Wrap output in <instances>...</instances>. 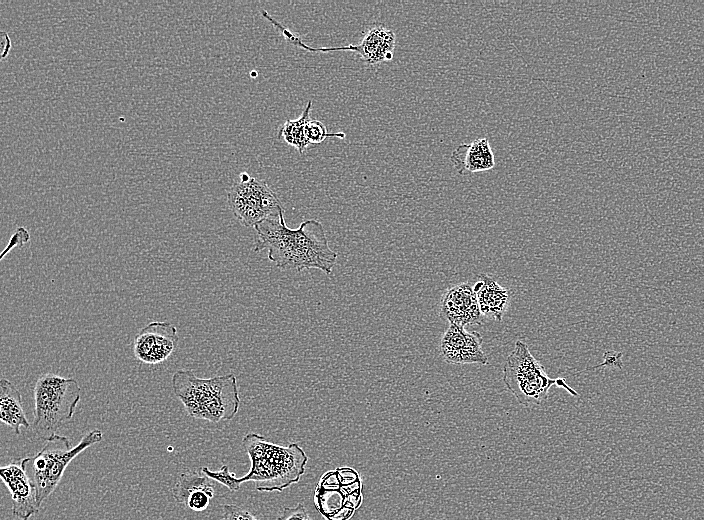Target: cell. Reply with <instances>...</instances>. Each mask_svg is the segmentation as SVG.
Instances as JSON below:
<instances>
[{"mask_svg":"<svg viewBox=\"0 0 704 520\" xmlns=\"http://www.w3.org/2000/svg\"><path fill=\"white\" fill-rule=\"evenodd\" d=\"M0 419L18 435L20 428H28L30 423L25 415L22 396L8 379L0 381Z\"/></svg>","mask_w":704,"mask_h":520,"instance_id":"9a60e30c","label":"cell"},{"mask_svg":"<svg viewBox=\"0 0 704 520\" xmlns=\"http://www.w3.org/2000/svg\"><path fill=\"white\" fill-rule=\"evenodd\" d=\"M374 520V519H373Z\"/></svg>","mask_w":704,"mask_h":520,"instance_id":"484cf974","label":"cell"},{"mask_svg":"<svg viewBox=\"0 0 704 520\" xmlns=\"http://www.w3.org/2000/svg\"><path fill=\"white\" fill-rule=\"evenodd\" d=\"M212 497L205 491H196L189 495L185 505L194 512L206 510Z\"/></svg>","mask_w":704,"mask_h":520,"instance_id":"ffe728a7","label":"cell"},{"mask_svg":"<svg viewBox=\"0 0 704 520\" xmlns=\"http://www.w3.org/2000/svg\"><path fill=\"white\" fill-rule=\"evenodd\" d=\"M503 382L519 404L530 407L540 405L548 398L549 389L558 386L572 396L578 393L564 379H552L544 366L531 354L522 340H517L503 367Z\"/></svg>","mask_w":704,"mask_h":520,"instance_id":"5b68a950","label":"cell"},{"mask_svg":"<svg viewBox=\"0 0 704 520\" xmlns=\"http://www.w3.org/2000/svg\"><path fill=\"white\" fill-rule=\"evenodd\" d=\"M31 457L11 462L0 468V476L12 499V513L21 520H28L40 508L32 479L27 473Z\"/></svg>","mask_w":704,"mask_h":520,"instance_id":"30bf717a","label":"cell"},{"mask_svg":"<svg viewBox=\"0 0 704 520\" xmlns=\"http://www.w3.org/2000/svg\"><path fill=\"white\" fill-rule=\"evenodd\" d=\"M312 101H309L299 118L287 120L279 129L277 138H283L287 144L303 153L310 144L305 135V126L310 118Z\"/></svg>","mask_w":704,"mask_h":520,"instance_id":"e0dca14e","label":"cell"},{"mask_svg":"<svg viewBox=\"0 0 704 520\" xmlns=\"http://www.w3.org/2000/svg\"><path fill=\"white\" fill-rule=\"evenodd\" d=\"M276 520H312L308 511L302 503L295 507H284L280 516Z\"/></svg>","mask_w":704,"mask_h":520,"instance_id":"7402d4cb","label":"cell"},{"mask_svg":"<svg viewBox=\"0 0 704 520\" xmlns=\"http://www.w3.org/2000/svg\"><path fill=\"white\" fill-rule=\"evenodd\" d=\"M172 390L189 416L212 423L229 421L237 414L240 396L234 374L199 378L191 370H177Z\"/></svg>","mask_w":704,"mask_h":520,"instance_id":"3957f363","label":"cell"},{"mask_svg":"<svg viewBox=\"0 0 704 520\" xmlns=\"http://www.w3.org/2000/svg\"><path fill=\"white\" fill-rule=\"evenodd\" d=\"M453 167L459 174L480 172L495 166L494 154L486 137L460 144L451 155Z\"/></svg>","mask_w":704,"mask_h":520,"instance_id":"4fadbf2b","label":"cell"},{"mask_svg":"<svg viewBox=\"0 0 704 520\" xmlns=\"http://www.w3.org/2000/svg\"><path fill=\"white\" fill-rule=\"evenodd\" d=\"M29 239L30 235L28 231L23 227H19L11 237L9 244L6 246V249L2 252L1 259H3L5 254L7 252H10L15 246L20 247L27 243Z\"/></svg>","mask_w":704,"mask_h":520,"instance_id":"603a6c76","label":"cell"},{"mask_svg":"<svg viewBox=\"0 0 704 520\" xmlns=\"http://www.w3.org/2000/svg\"><path fill=\"white\" fill-rule=\"evenodd\" d=\"M265 19H267L290 43L309 52H332V51H353L360 55L364 62L370 65L378 64L383 61H388L393 58V50L395 47V34L392 30L385 28L383 25H375L365 34L359 44H349L338 47H319L314 48L305 44L301 38L292 33L285 26L269 15L266 10H261Z\"/></svg>","mask_w":704,"mask_h":520,"instance_id":"ba28073f","label":"cell"},{"mask_svg":"<svg viewBox=\"0 0 704 520\" xmlns=\"http://www.w3.org/2000/svg\"><path fill=\"white\" fill-rule=\"evenodd\" d=\"M622 356L623 354L621 352L606 351L603 355L604 361L599 364V367L609 366L621 369L623 367Z\"/></svg>","mask_w":704,"mask_h":520,"instance_id":"cb8c5ba5","label":"cell"},{"mask_svg":"<svg viewBox=\"0 0 704 520\" xmlns=\"http://www.w3.org/2000/svg\"><path fill=\"white\" fill-rule=\"evenodd\" d=\"M33 430L42 440L52 441L57 431L74 415L81 388L73 378L53 373L40 375L34 386Z\"/></svg>","mask_w":704,"mask_h":520,"instance_id":"277c9868","label":"cell"},{"mask_svg":"<svg viewBox=\"0 0 704 520\" xmlns=\"http://www.w3.org/2000/svg\"><path fill=\"white\" fill-rule=\"evenodd\" d=\"M305 135L310 144H320L328 137L345 138V133H330L322 122L313 119H309L306 123Z\"/></svg>","mask_w":704,"mask_h":520,"instance_id":"ac0fdd59","label":"cell"},{"mask_svg":"<svg viewBox=\"0 0 704 520\" xmlns=\"http://www.w3.org/2000/svg\"><path fill=\"white\" fill-rule=\"evenodd\" d=\"M479 278L473 289L477 296L481 314L496 321H501L511 301L513 292L506 287L500 286L487 274L482 273Z\"/></svg>","mask_w":704,"mask_h":520,"instance_id":"5bb4252c","label":"cell"},{"mask_svg":"<svg viewBox=\"0 0 704 520\" xmlns=\"http://www.w3.org/2000/svg\"><path fill=\"white\" fill-rule=\"evenodd\" d=\"M103 439V433L99 429H94L85 434L80 442L75 445H65L63 448L51 447V442L47 444L30 459L33 475L31 477L39 506L47 499L58 486L61 478L70 462L88 447L99 443Z\"/></svg>","mask_w":704,"mask_h":520,"instance_id":"52a82bcc","label":"cell"},{"mask_svg":"<svg viewBox=\"0 0 704 520\" xmlns=\"http://www.w3.org/2000/svg\"><path fill=\"white\" fill-rule=\"evenodd\" d=\"M179 342L177 328L167 321H153L135 336L133 353L137 360L148 365L166 361Z\"/></svg>","mask_w":704,"mask_h":520,"instance_id":"9c48e42d","label":"cell"},{"mask_svg":"<svg viewBox=\"0 0 704 520\" xmlns=\"http://www.w3.org/2000/svg\"><path fill=\"white\" fill-rule=\"evenodd\" d=\"M227 193L228 205L236 219L246 227H254L261 221L277 217L283 212L277 194L265 181L246 172L239 175Z\"/></svg>","mask_w":704,"mask_h":520,"instance_id":"8992f818","label":"cell"},{"mask_svg":"<svg viewBox=\"0 0 704 520\" xmlns=\"http://www.w3.org/2000/svg\"><path fill=\"white\" fill-rule=\"evenodd\" d=\"M242 446L251 467L246 475L238 478L240 484L253 481L258 491L281 492L297 483L305 473L308 457L297 443L281 446L257 433H248Z\"/></svg>","mask_w":704,"mask_h":520,"instance_id":"7a4b0ae2","label":"cell"},{"mask_svg":"<svg viewBox=\"0 0 704 520\" xmlns=\"http://www.w3.org/2000/svg\"><path fill=\"white\" fill-rule=\"evenodd\" d=\"M201 470L209 478L224 485L230 491L234 492V491H238L240 489L241 484L239 483L238 478L235 476V474H233L229 471V467L227 465H223L217 471H211L207 467H203V468H201Z\"/></svg>","mask_w":704,"mask_h":520,"instance_id":"d6986e66","label":"cell"},{"mask_svg":"<svg viewBox=\"0 0 704 520\" xmlns=\"http://www.w3.org/2000/svg\"><path fill=\"white\" fill-rule=\"evenodd\" d=\"M221 520H258L249 511L232 504L223 506V516Z\"/></svg>","mask_w":704,"mask_h":520,"instance_id":"44dd1931","label":"cell"},{"mask_svg":"<svg viewBox=\"0 0 704 520\" xmlns=\"http://www.w3.org/2000/svg\"><path fill=\"white\" fill-rule=\"evenodd\" d=\"M257 233L255 252L267 250L268 259L281 270L317 269L330 275L337 253L328 243L323 225L315 220L303 221L296 229L287 227L283 212L254 226Z\"/></svg>","mask_w":704,"mask_h":520,"instance_id":"6da1fadb","label":"cell"},{"mask_svg":"<svg viewBox=\"0 0 704 520\" xmlns=\"http://www.w3.org/2000/svg\"><path fill=\"white\" fill-rule=\"evenodd\" d=\"M440 317L450 324L465 328L467 325L481 324V311L473 287L462 283L449 288L440 302Z\"/></svg>","mask_w":704,"mask_h":520,"instance_id":"7c38bea8","label":"cell"},{"mask_svg":"<svg viewBox=\"0 0 704 520\" xmlns=\"http://www.w3.org/2000/svg\"><path fill=\"white\" fill-rule=\"evenodd\" d=\"M196 491H205L212 498L215 496V487L212 479L202 470H189L182 473L172 489L174 499L179 504L184 505L189 495Z\"/></svg>","mask_w":704,"mask_h":520,"instance_id":"2e32d148","label":"cell"},{"mask_svg":"<svg viewBox=\"0 0 704 520\" xmlns=\"http://www.w3.org/2000/svg\"><path fill=\"white\" fill-rule=\"evenodd\" d=\"M483 338L479 332L450 324L440 342V354L450 364L487 365L488 357L482 349Z\"/></svg>","mask_w":704,"mask_h":520,"instance_id":"8fae6325","label":"cell"},{"mask_svg":"<svg viewBox=\"0 0 704 520\" xmlns=\"http://www.w3.org/2000/svg\"><path fill=\"white\" fill-rule=\"evenodd\" d=\"M11 40L8 34L4 31L1 32V59H5L10 52Z\"/></svg>","mask_w":704,"mask_h":520,"instance_id":"d4e9b609","label":"cell"}]
</instances>
